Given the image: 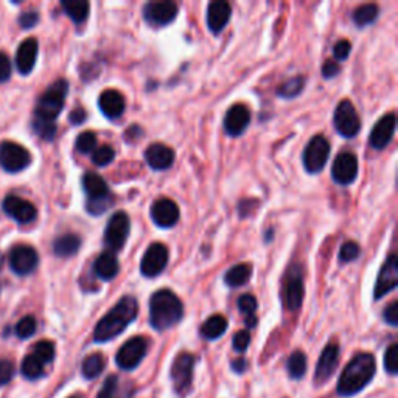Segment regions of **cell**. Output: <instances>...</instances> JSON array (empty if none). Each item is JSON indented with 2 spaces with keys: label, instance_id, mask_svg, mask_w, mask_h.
Wrapping results in <instances>:
<instances>
[{
  "label": "cell",
  "instance_id": "6da1fadb",
  "mask_svg": "<svg viewBox=\"0 0 398 398\" xmlns=\"http://www.w3.org/2000/svg\"><path fill=\"white\" fill-rule=\"evenodd\" d=\"M139 314V303L133 296H125L101 317L93 330V341L103 344L121 335Z\"/></svg>",
  "mask_w": 398,
  "mask_h": 398
},
{
  "label": "cell",
  "instance_id": "7a4b0ae2",
  "mask_svg": "<svg viewBox=\"0 0 398 398\" xmlns=\"http://www.w3.org/2000/svg\"><path fill=\"white\" fill-rule=\"evenodd\" d=\"M376 373V361L372 353H358L345 366L339 376L336 392L341 397H352L366 389Z\"/></svg>",
  "mask_w": 398,
  "mask_h": 398
},
{
  "label": "cell",
  "instance_id": "3957f363",
  "mask_svg": "<svg viewBox=\"0 0 398 398\" xmlns=\"http://www.w3.org/2000/svg\"><path fill=\"white\" fill-rule=\"evenodd\" d=\"M184 305L170 289L156 291L150 299V324L156 331H165L180 322Z\"/></svg>",
  "mask_w": 398,
  "mask_h": 398
},
{
  "label": "cell",
  "instance_id": "277c9868",
  "mask_svg": "<svg viewBox=\"0 0 398 398\" xmlns=\"http://www.w3.org/2000/svg\"><path fill=\"white\" fill-rule=\"evenodd\" d=\"M69 92V83L66 79H56L50 88L42 93L34 110L33 121L55 123L61 114Z\"/></svg>",
  "mask_w": 398,
  "mask_h": 398
},
{
  "label": "cell",
  "instance_id": "5b68a950",
  "mask_svg": "<svg viewBox=\"0 0 398 398\" xmlns=\"http://www.w3.org/2000/svg\"><path fill=\"white\" fill-rule=\"evenodd\" d=\"M83 188L88 193L86 208L91 215H101L112 206V194L106 180L97 173H86L83 176Z\"/></svg>",
  "mask_w": 398,
  "mask_h": 398
},
{
  "label": "cell",
  "instance_id": "8992f818",
  "mask_svg": "<svg viewBox=\"0 0 398 398\" xmlns=\"http://www.w3.org/2000/svg\"><path fill=\"white\" fill-rule=\"evenodd\" d=\"M194 364H197V358L187 352L179 353L176 359L173 361L170 376L173 381V389L179 397H187L190 394L193 386Z\"/></svg>",
  "mask_w": 398,
  "mask_h": 398
},
{
  "label": "cell",
  "instance_id": "52a82bcc",
  "mask_svg": "<svg viewBox=\"0 0 398 398\" xmlns=\"http://www.w3.org/2000/svg\"><path fill=\"white\" fill-rule=\"evenodd\" d=\"M147 352L148 339L143 336H134L120 347L117 354H115V363L121 371H134L147 357Z\"/></svg>",
  "mask_w": 398,
  "mask_h": 398
},
{
  "label": "cell",
  "instance_id": "ba28073f",
  "mask_svg": "<svg viewBox=\"0 0 398 398\" xmlns=\"http://www.w3.org/2000/svg\"><path fill=\"white\" fill-rule=\"evenodd\" d=\"M129 229H131V221H129L128 213L115 212L111 216L105 230V244L110 249L107 252L115 254L123 249V246L128 241Z\"/></svg>",
  "mask_w": 398,
  "mask_h": 398
},
{
  "label": "cell",
  "instance_id": "9c48e42d",
  "mask_svg": "<svg viewBox=\"0 0 398 398\" xmlns=\"http://www.w3.org/2000/svg\"><path fill=\"white\" fill-rule=\"evenodd\" d=\"M330 156V142L324 135L317 134L308 142L303 151V165L311 175L322 171Z\"/></svg>",
  "mask_w": 398,
  "mask_h": 398
},
{
  "label": "cell",
  "instance_id": "30bf717a",
  "mask_svg": "<svg viewBox=\"0 0 398 398\" xmlns=\"http://www.w3.org/2000/svg\"><path fill=\"white\" fill-rule=\"evenodd\" d=\"M333 123H335L336 131L343 137H345V139H352V137L359 133L361 121L350 100H343L341 103L336 106Z\"/></svg>",
  "mask_w": 398,
  "mask_h": 398
},
{
  "label": "cell",
  "instance_id": "8fae6325",
  "mask_svg": "<svg viewBox=\"0 0 398 398\" xmlns=\"http://www.w3.org/2000/svg\"><path fill=\"white\" fill-rule=\"evenodd\" d=\"M32 162L28 151L14 142L0 143V166L8 173H19L25 170Z\"/></svg>",
  "mask_w": 398,
  "mask_h": 398
},
{
  "label": "cell",
  "instance_id": "7c38bea8",
  "mask_svg": "<svg viewBox=\"0 0 398 398\" xmlns=\"http://www.w3.org/2000/svg\"><path fill=\"white\" fill-rule=\"evenodd\" d=\"M168 263V248L162 243H153L145 252L140 262V272L145 277H157Z\"/></svg>",
  "mask_w": 398,
  "mask_h": 398
},
{
  "label": "cell",
  "instance_id": "4fadbf2b",
  "mask_svg": "<svg viewBox=\"0 0 398 398\" xmlns=\"http://www.w3.org/2000/svg\"><path fill=\"white\" fill-rule=\"evenodd\" d=\"M303 293H305V288H303L302 271L298 265H294L289 267L285 277L284 298L285 305L289 311H298L302 307Z\"/></svg>",
  "mask_w": 398,
  "mask_h": 398
},
{
  "label": "cell",
  "instance_id": "5bb4252c",
  "mask_svg": "<svg viewBox=\"0 0 398 398\" xmlns=\"http://www.w3.org/2000/svg\"><path fill=\"white\" fill-rule=\"evenodd\" d=\"M39 263V256L32 246L19 244L14 246L10 252V267L18 276H28Z\"/></svg>",
  "mask_w": 398,
  "mask_h": 398
},
{
  "label": "cell",
  "instance_id": "9a60e30c",
  "mask_svg": "<svg viewBox=\"0 0 398 398\" xmlns=\"http://www.w3.org/2000/svg\"><path fill=\"white\" fill-rule=\"evenodd\" d=\"M178 16V5L171 0L164 2H148L143 6V18L148 24L156 27L168 25Z\"/></svg>",
  "mask_w": 398,
  "mask_h": 398
},
{
  "label": "cell",
  "instance_id": "2e32d148",
  "mask_svg": "<svg viewBox=\"0 0 398 398\" xmlns=\"http://www.w3.org/2000/svg\"><path fill=\"white\" fill-rule=\"evenodd\" d=\"M358 176V157L353 153H341L333 162L331 178L339 185H350Z\"/></svg>",
  "mask_w": 398,
  "mask_h": 398
},
{
  "label": "cell",
  "instance_id": "e0dca14e",
  "mask_svg": "<svg viewBox=\"0 0 398 398\" xmlns=\"http://www.w3.org/2000/svg\"><path fill=\"white\" fill-rule=\"evenodd\" d=\"M2 208L11 220L19 224L32 223L36 220V215H38V211H36V207L30 201L14 197V194H10V197H6L4 199Z\"/></svg>",
  "mask_w": 398,
  "mask_h": 398
},
{
  "label": "cell",
  "instance_id": "ac0fdd59",
  "mask_svg": "<svg viewBox=\"0 0 398 398\" xmlns=\"http://www.w3.org/2000/svg\"><path fill=\"white\" fill-rule=\"evenodd\" d=\"M397 285H398V260L395 254H390L389 258L386 260V263L381 267L378 279H376L373 298L376 300H380L383 296L394 291Z\"/></svg>",
  "mask_w": 398,
  "mask_h": 398
},
{
  "label": "cell",
  "instance_id": "d6986e66",
  "mask_svg": "<svg viewBox=\"0 0 398 398\" xmlns=\"http://www.w3.org/2000/svg\"><path fill=\"white\" fill-rule=\"evenodd\" d=\"M338 364H339V345L336 343H331L322 350L319 361H317L316 372H314L316 385H324V383H327L333 376V373L336 372Z\"/></svg>",
  "mask_w": 398,
  "mask_h": 398
},
{
  "label": "cell",
  "instance_id": "ffe728a7",
  "mask_svg": "<svg viewBox=\"0 0 398 398\" xmlns=\"http://www.w3.org/2000/svg\"><path fill=\"white\" fill-rule=\"evenodd\" d=\"M395 126H397V117L395 114H387L385 117L380 119L378 123L373 126L371 137H369V145L373 150H385L387 145L390 143L395 133Z\"/></svg>",
  "mask_w": 398,
  "mask_h": 398
},
{
  "label": "cell",
  "instance_id": "44dd1931",
  "mask_svg": "<svg viewBox=\"0 0 398 398\" xmlns=\"http://www.w3.org/2000/svg\"><path fill=\"white\" fill-rule=\"evenodd\" d=\"M151 218L159 227H173L179 221V207L168 198H159L151 206Z\"/></svg>",
  "mask_w": 398,
  "mask_h": 398
},
{
  "label": "cell",
  "instance_id": "7402d4cb",
  "mask_svg": "<svg viewBox=\"0 0 398 398\" xmlns=\"http://www.w3.org/2000/svg\"><path fill=\"white\" fill-rule=\"evenodd\" d=\"M251 112L244 105H234L224 117V131L229 135H241L249 126Z\"/></svg>",
  "mask_w": 398,
  "mask_h": 398
},
{
  "label": "cell",
  "instance_id": "603a6c76",
  "mask_svg": "<svg viewBox=\"0 0 398 398\" xmlns=\"http://www.w3.org/2000/svg\"><path fill=\"white\" fill-rule=\"evenodd\" d=\"M145 161L153 170H168L175 162V151L162 143H153L145 150Z\"/></svg>",
  "mask_w": 398,
  "mask_h": 398
},
{
  "label": "cell",
  "instance_id": "cb8c5ba5",
  "mask_svg": "<svg viewBox=\"0 0 398 398\" xmlns=\"http://www.w3.org/2000/svg\"><path fill=\"white\" fill-rule=\"evenodd\" d=\"M232 16V8L226 0H216L207 6V25L211 32L218 34L224 30Z\"/></svg>",
  "mask_w": 398,
  "mask_h": 398
},
{
  "label": "cell",
  "instance_id": "d4e9b609",
  "mask_svg": "<svg viewBox=\"0 0 398 398\" xmlns=\"http://www.w3.org/2000/svg\"><path fill=\"white\" fill-rule=\"evenodd\" d=\"M38 41L34 38H28L19 46L16 53V67L22 75H28L34 69L36 60H38Z\"/></svg>",
  "mask_w": 398,
  "mask_h": 398
},
{
  "label": "cell",
  "instance_id": "484cf974",
  "mask_svg": "<svg viewBox=\"0 0 398 398\" xmlns=\"http://www.w3.org/2000/svg\"><path fill=\"white\" fill-rule=\"evenodd\" d=\"M98 106L107 119H119L125 112V98L115 89H107L98 98Z\"/></svg>",
  "mask_w": 398,
  "mask_h": 398
},
{
  "label": "cell",
  "instance_id": "4316f807",
  "mask_svg": "<svg viewBox=\"0 0 398 398\" xmlns=\"http://www.w3.org/2000/svg\"><path fill=\"white\" fill-rule=\"evenodd\" d=\"M119 260L112 252H105V254H101L95 260V263H93V272H95V276L105 281L115 279V276L119 274Z\"/></svg>",
  "mask_w": 398,
  "mask_h": 398
},
{
  "label": "cell",
  "instance_id": "83f0119b",
  "mask_svg": "<svg viewBox=\"0 0 398 398\" xmlns=\"http://www.w3.org/2000/svg\"><path fill=\"white\" fill-rule=\"evenodd\" d=\"M81 248V238L74 234H66L58 237L56 240L53 241V252L55 256L67 258L75 256L77 252Z\"/></svg>",
  "mask_w": 398,
  "mask_h": 398
},
{
  "label": "cell",
  "instance_id": "f1b7e54d",
  "mask_svg": "<svg viewBox=\"0 0 398 398\" xmlns=\"http://www.w3.org/2000/svg\"><path fill=\"white\" fill-rule=\"evenodd\" d=\"M227 330V319L221 314L211 316L208 319L202 324L201 335L206 338L207 341H215V339L221 338Z\"/></svg>",
  "mask_w": 398,
  "mask_h": 398
},
{
  "label": "cell",
  "instance_id": "f546056e",
  "mask_svg": "<svg viewBox=\"0 0 398 398\" xmlns=\"http://www.w3.org/2000/svg\"><path fill=\"white\" fill-rule=\"evenodd\" d=\"M61 6L75 24H83L89 16L91 5L86 0H62Z\"/></svg>",
  "mask_w": 398,
  "mask_h": 398
},
{
  "label": "cell",
  "instance_id": "4dcf8cb0",
  "mask_svg": "<svg viewBox=\"0 0 398 398\" xmlns=\"http://www.w3.org/2000/svg\"><path fill=\"white\" fill-rule=\"evenodd\" d=\"M106 367V358L101 353H92L83 361L81 373L86 380H95L103 373Z\"/></svg>",
  "mask_w": 398,
  "mask_h": 398
},
{
  "label": "cell",
  "instance_id": "1f68e13d",
  "mask_svg": "<svg viewBox=\"0 0 398 398\" xmlns=\"http://www.w3.org/2000/svg\"><path fill=\"white\" fill-rule=\"evenodd\" d=\"M251 272H252L251 265L248 263L235 265L230 267V270L226 272V276H224V284L230 288L241 286L251 279Z\"/></svg>",
  "mask_w": 398,
  "mask_h": 398
},
{
  "label": "cell",
  "instance_id": "d6a6232c",
  "mask_svg": "<svg viewBox=\"0 0 398 398\" xmlns=\"http://www.w3.org/2000/svg\"><path fill=\"white\" fill-rule=\"evenodd\" d=\"M288 375L293 380H302L307 373V357L302 350H296L288 358Z\"/></svg>",
  "mask_w": 398,
  "mask_h": 398
},
{
  "label": "cell",
  "instance_id": "836d02e7",
  "mask_svg": "<svg viewBox=\"0 0 398 398\" xmlns=\"http://www.w3.org/2000/svg\"><path fill=\"white\" fill-rule=\"evenodd\" d=\"M378 5L375 4H366L358 6L353 13V22L358 27H367L372 22H375L376 18H378Z\"/></svg>",
  "mask_w": 398,
  "mask_h": 398
},
{
  "label": "cell",
  "instance_id": "e575fe53",
  "mask_svg": "<svg viewBox=\"0 0 398 398\" xmlns=\"http://www.w3.org/2000/svg\"><path fill=\"white\" fill-rule=\"evenodd\" d=\"M44 366L41 361L34 357V354H27L22 361V375L28 380H38L44 375Z\"/></svg>",
  "mask_w": 398,
  "mask_h": 398
},
{
  "label": "cell",
  "instance_id": "d590c367",
  "mask_svg": "<svg viewBox=\"0 0 398 398\" xmlns=\"http://www.w3.org/2000/svg\"><path fill=\"white\" fill-rule=\"evenodd\" d=\"M303 86H305V78L294 77L280 86L277 91V95L284 97V98H294L303 91Z\"/></svg>",
  "mask_w": 398,
  "mask_h": 398
},
{
  "label": "cell",
  "instance_id": "8d00e7d4",
  "mask_svg": "<svg viewBox=\"0 0 398 398\" xmlns=\"http://www.w3.org/2000/svg\"><path fill=\"white\" fill-rule=\"evenodd\" d=\"M33 354L42 364H50L55 359V344L52 341H39L34 345Z\"/></svg>",
  "mask_w": 398,
  "mask_h": 398
},
{
  "label": "cell",
  "instance_id": "74e56055",
  "mask_svg": "<svg viewBox=\"0 0 398 398\" xmlns=\"http://www.w3.org/2000/svg\"><path fill=\"white\" fill-rule=\"evenodd\" d=\"M75 148H77L78 153H81V154L92 153V151L97 148V135L93 134L92 131L81 133L77 137Z\"/></svg>",
  "mask_w": 398,
  "mask_h": 398
},
{
  "label": "cell",
  "instance_id": "f35d334b",
  "mask_svg": "<svg viewBox=\"0 0 398 398\" xmlns=\"http://www.w3.org/2000/svg\"><path fill=\"white\" fill-rule=\"evenodd\" d=\"M115 159V151L110 145H103V147L95 148L92 151V162L97 166H106L110 165Z\"/></svg>",
  "mask_w": 398,
  "mask_h": 398
},
{
  "label": "cell",
  "instance_id": "ab89813d",
  "mask_svg": "<svg viewBox=\"0 0 398 398\" xmlns=\"http://www.w3.org/2000/svg\"><path fill=\"white\" fill-rule=\"evenodd\" d=\"M237 305H238V310H240V313L246 317V319H252V317H257L256 316L257 299L252 294L240 296V299H238Z\"/></svg>",
  "mask_w": 398,
  "mask_h": 398
},
{
  "label": "cell",
  "instance_id": "60d3db41",
  "mask_svg": "<svg viewBox=\"0 0 398 398\" xmlns=\"http://www.w3.org/2000/svg\"><path fill=\"white\" fill-rule=\"evenodd\" d=\"M36 329H38V324H36L34 317L25 316L16 324V329H14V331H16V336H19L20 339H28L34 335Z\"/></svg>",
  "mask_w": 398,
  "mask_h": 398
},
{
  "label": "cell",
  "instance_id": "b9f144b4",
  "mask_svg": "<svg viewBox=\"0 0 398 398\" xmlns=\"http://www.w3.org/2000/svg\"><path fill=\"white\" fill-rule=\"evenodd\" d=\"M385 369L389 375L398 373V344H390L385 353Z\"/></svg>",
  "mask_w": 398,
  "mask_h": 398
},
{
  "label": "cell",
  "instance_id": "7bdbcfd3",
  "mask_svg": "<svg viewBox=\"0 0 398 398\" xmlns=\"http://www.w3.org/2000/svg\"><path fill=\"white\" fill-rule=\"evenodd\" d=\"M359 246L358 243L354 241H347L341 246V251H339V260H341L343 263H349L353 262V260H357L359 257Z\"/></svg>",
  "mask_w": 398,
  "mask_h": 398
},
{
  "label": "cell",
  "instance_id": "ee69618b",
  "mask_svg": "<svg viewBox=\"0 0 398 398\" xmlns=\"http://www.w3.org/2000/svg\"><path fill=\"white\" fill-rule=\"evenodd\" d=\"M33 129H34V133L38 134L41 139H44V140H53V137L56 134V125H55V123L33 121Z\"/></svg>",
  "mask_w": 398,
  "mask_h": 398
},
{
  "label": "cell",
  "instance_id": "f6af8a7d",
  "mask_svg": "<svg viewBox=\"0 0 398 398\" xmlns=\"http://www.w3.org/2000/svg\"><path fill=\"white\" fill-rule=\"evenodd\" d=\"M117 389H119V376H115V375L107 376L103 387L100 389L97 398H114Z\"/></svg>",
  "mask_w": 398,
  "mask_h": 398
},
{
  "label": "cell",
  "instance_id": "bcb514c9",
  "mask_svg": "<svg viewBox=\"0 0 398 398\" xmlns=\"http://www.w3.org/2000/svg\"><path fill=\"white\" fill-rule=\"evenodd\" d=\"M14 376V364L10 359L0 358V386L8 385Z\"/></svg>",
  "mask_w": 398,
  "mask_h": 398
},
{
  "label": "cell",
  "instance_id": "7dc6e473",
  "mask_svg": "<svg viewBox=\"0 0 398 398\" xmlns=\"http://www.w3.org/2000/svg\"><path fill=\"white\" fill-rule=\"evenodd\" d=\"M249 344H251V335H249L248 330L238 331L237 335L234 336L232 345H234V350H237L238 353H244L246 350H248Z\"/></svg>",
  "mask_w": 398,
  "mask_h": 398
},
{
  "label": "cell",
  "instance_id": "c3c4849f",
  "mask_svg": "<svg viewBox=\"0 0 398 398\" xmlns=\"http://www.w3.org/2000/svg\"><path fill=\"white\" fill-rule=\"evenodd\" d=\"M350 50H352L350 42L343 39V41H338L335 47H333V55H335L336 61H344V60H347V58H349Z\"/></svg>",
  "mask_w": 398,
  "mask_h": 398
},
{
  "label": "cell",
  "instance_id": "681fc988",
  "mask_svg": "<svg viewBox=\"0 0 398 398\" xmlns=\"http://www.w3.org/2000/svg\"><path fill=\"white\" fill-rule=\"evenodd\" d=\"M11 77V61L8 55L0 52V83L8 81Z\"/></svg>",
  "mask_w": 398,
  "mask_h": 398
},
{
  "label": "cell",
  "instance_id": "f907efd6",
  "mask_svg": "<svg viewBox=\"0 0 398 398\" xmlns=\"http://www.w3.org/2000/svg\"><path fill=\"white\" fill-rule=\"evenodd\" d=\"M383 317H385L386 324H389L390 327H397L398 325V302L397 300L389 303V307H386Z\"/></svg>",
  "mask_w": 398,
  "mask_h": 398
},
{
  "label": "cell",
  "instance_id": "816d5d0a",
  "mask_svg": "<svg viewBox=\"0 0 398 398\" xmlns=\"http://www.w3.org/2000/svg\"><path fill=\"white\" fill-rule=\"evenodd\" d=\"M39 22V14L36 13V11H25L20 14V18H19V24L22 28H33L36 24Z\"/></svg>",
  "mask_w": 398,
  "mask_h": 398
},
{
  "label": "cell",
  "instance_id": "f5cc1de1",
  "mask_svg": "<svg viewBox=\"0 0 398 398\" xmlns=\"http://www.w3.org/2000/svg\"><path fill=\"white\" fill-rule=\"evenodd\" d=\"M339 70H341V67H339V64L336 61H331L329 60L327 62L324 64L322 66V77L324 78H333V77H336L339 74Z\"/></svg>",
  "mask_w": 398,
  "mask_h": 398
},
{
  "label": "cell",
  "instance_id": "db71d44e",
  "mask_svg": "<svg viewBox=\"0 0 398 398\" xmlns=\"http://www.w3.org/2000/svg\"><path fill=\"white\" fill-rule=\"evenodd\" d=\"M258 202L254 199H244L240 202V206H238V212H240L241 216H248L252 211V207H257Z\"/></svg>",
  "mask_w": 398,
  "mask_h": 398
},
{
  "label": "cell",
  "instance_id": "11a10c76",
  "mask_svg": "<svg viewBox=\"0 0 398 398\" xmlns=\"http://www.w3.org/2000/svg\"><path fill=\"white\" fill-rule=\"evenodd\" d=\"M135 394V387L133 385H126V386H119L117 392H115L114 398H134Z\"/></svg>",
  "mask_w": 398,
  "mask_h": 398
},
{
  "label": "cell",
  "instance_id": "9f6ffc18",
  "mask_svg": "<svg viewBox=\"0 0 398 398\" xmlns=\"http://www.w3.org/2000/svg\"><path fill=\"white\" fill-rule=\"evenodd\" d=\"M69 120L72 125H81V123L86 120V112L81 107H78V110H74L69 115Z\"/></svg>",
  "mask_w": 398,
  "mask_h": 398
},
{
  "label": "cell",
  "instance_id": "6f0895ef",
  "mask_svg": "<svg viewBox=\"0 0 398 398\" xmlns=\"http://www.w3.org/2000/svg\"><path fill=\"white\" fill-rule=\"evenodd\" d=\"M232 371L237 372V373H244L246 372V369H248V361H246L244 358H238L235 361H232Z\"/></svg>",
  "mask_w": 398,
  "mask_h": 398
},
{
  "label": "cell",
  "instance_id": "680465c9",
  "mask_svg": "<svg viewBox=\"0 0 398 398\" xmlns=\"http://www.w3.org/2000/svg\"><path fill=\"white\" fill-rule=\"evenodd\" d=\"M135 134H137V135H142V128H140L139 125H133L131 128L128 129V131L125 133V135H123V137H125V140L133 142V139H137Z\"/></svg>",
  "mask_w": 398,
  "mask_h": 398
},
{
  "label": "cell",
  "instance_id": "91938a15",
  "mask_svg": "<svg viewBox=\"0 0 398 398\" xmlns=\"http://www.w3.org/2000/svg\"><path fill=\"white\" fill-rule=\"evenodd\" d=\"M4 263H5V257H4V254H2V252H0V270H2V266H4Z\"/></svg>",
  "mask_w": 398,
  "mask_h": 398
},
{
  "label": "cell",
  "instance_id": "94428289",
  "mask_svg": "<svg viewBox=\"0 0 398 398\" xmlns=\"http://www.w3.org/2000/svg\"><path fill=\"white\" fill-rule=\"evenodd\" d=\"M70 398H78V397H70Z\"/></svg>",
  "mask_w": 398,
  "mask_h": 398
}]
</instances>
